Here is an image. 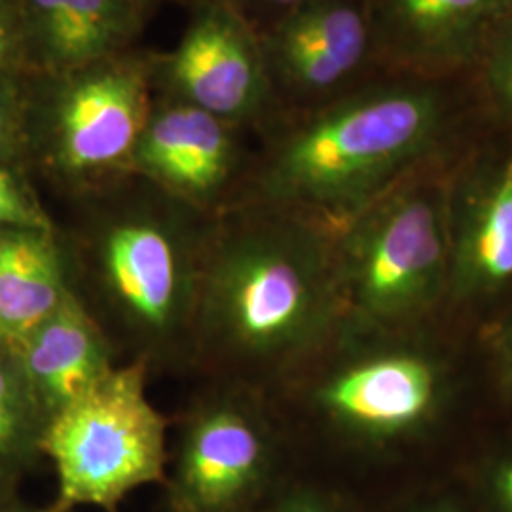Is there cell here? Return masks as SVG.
Instances as JSON below:
<instances>
[{"mask_svg": "<svg viewBox=\"0 0 512 512\" xmlns=\"http://www.w3.org/2000/svg\"><path fill=\"white\" fill-rule=\"evenodd\" d=\"M262 54L266 71L291 95L327 101L376 63L365 0L296 4L277 21Z\"/></svg>", "mask_w": 512, "mask_h": 512, "instance_id": "52a82bcc", "label": "cell"}, {"mask_svg": "<svg viewBox=\"0 0 512 512\" xmlns=\"http://www.w3.org/2000/svg\"><path fill=\"white\" fill-rule=\"evenodd\" d=\"M512 0H365L382 73L465 78Z\"/></svg>", "mask_w": 512, "mask_h": 512, "instance_id": "8992f818", "label": "cell"}, {"mask_svg": "<svg viewBox=\"0 0 512 512\" xmlns=\"http://www.w3.org/2000/svg\"><path fill=\"white\" fill-rule=\"evenodd\" d=\"M59 480L55 512L114 511L133 490L160 482L165 421L148 401L145 363L110 368L50 418L40 440Z\"/></svg>", "mask_w": 512, "mask_h": 512, "instance_id": "277c9868", "label": "cell"}, {"mask_svg": "<svg viewBox=\"0 0 512 512\" xmlns=\"http://www.w3.org/2000/svg\"><path fill=\"white\" fill-rule=\"evenodd\" d=\"M133 156L156 181L183 196L203 198L228 175L230 139L217 116L179 107L148 122Z\"/></svg>", "mask_w": 512, "mask_h": 512, "instance_id": "5bb4252c", "label": "cell"}, {"mask_svg": "<svg viewBox=\"0 0 512 512\" xmlns=\"http://www.w3.org/2000/svg\"><path fill=\"white\" fill-rule=\"evenodd\" d=\"M6 131H8V109H6V103H4V99L0 95V143L6 137Z\"/></svg>", "mask_w": 512, "mask_h": 512, "instance_id": "cb8c5ba5", "label": "cell"}, {"mask_svg": "<svg viewBox=\"0 0 512 512\" xmlns=\"http://www.w3.org/2000/svg\"><path fill=\"white\" fill-rule=\"evenodd\" d=\"M452 156L421 165L330 234L342 302L361 321L403 325L448 291Z\"/></svg>", "mask_w": 512, "mask_h": 512, "instance_id": "3957f363", "label": "cell"}, {"mask_svg": "<svg viewBox=\"0 0 512 512\" xmlns=\"http://www.w3.org/2000/svg\"><path fill=\"white\" fill-rule=\"evenodd\" d=\"M18 351L23 378L50 416L76 401L112 368L101 332L73 293H67Z\"/></svg>", "mask_w": 512, "mask_h": 512, "instance_id": "4fadbf2b", "label": "cell"}, {"mask_svg": "<svg viewBox=\"0 0 512 512\" xmlns=\"http://www.w3.org/2000/svg\"><path fill=\"white\" fill-rule=\"evenodd\" d=\"M40 35L61 65H86L109 54L129 29L126 0H33Z\"/></svg>", "mask_w": 512, "mask_h": 512, "instance_id": "2e32d148", "label": "cell"}, {"mask_svg": "<svg viewBox=\"0 0 512 512\" xmlns=\"http://www.w3.org/2000/svg\"><path fill=\"white\" fill-rule=\"evenodd\" d=\"M4 450H8V446H6V444L0 440V452H4Z\"/></svg>", "mask_w": 512, "mask_h": 512, "instance_id": "484cf974", "label": "cell"}, {"mask_svg": "<svg viewBox=\"0 0 512 512\" xmlns=\"http://www.w3.org/2000/svg\"><path fill=\"white\" fill-rule=\"evenodd\" d=\"M482 120L471 76L378 73L281 137L260 179L264 202L334 234L412 171L454 154Z\"/></svg>", "mask_w": 512, "mask_h": 512, "instance_id": "6da1fadb", "label": "cell"}, {"mask_svg": "<svg viewBox=\"0 0 512 512\" xmlns=\"http://www.w3.org/2000/svg\"><path fill=\"white\" fill-rule=\"evenodd\" d=\"M486 494L495 512H512V458L501 459L490 469Z\"/></svg>", "mask_w": 512, "mask_h": 512, "instance_id": "ffe728a7", "label": "cell"}, {"mask_svg": "<svg viewBox=\"0 0 512 512\" xmlns=\"http://www.w3.org/2000/svg\"><path fill=\"white\" fill-rule=\"evenodd\" d=\"M190 274L177 239L156 222H122L103 241V283L114 304L145 334L162 336L183 321L194 291Z\"/></svg>", "mask_w": 512, "mask_h": 512, "instance_id": "9c48e42d", "label": "cell"}, {"mask_svg": "<svg viewBox=\"0 0 512 512\" xmlns=\"http://www.w3.org/2000/svg\"><path fill=\"white\" fill-rule=\"evenodd\" d=\"M10 23H8V16H6V10L0 2V61L4 59V55L8 54L10 50Z\"/></svg>", "mask_w": 512, "mask_h": 512, "instance_id": "603a6c76", "label": "cell"}, {"mask_svg": "<svg viewBox=\"0 0 512 512\" xmlns=\"http://www.w3.org/2000/svg\"><path fill=\"white\" fill-rule=\"evenodd\" d=\"M266 467V440L236 406L202 412L184 437L177 497L188 512H226L251 494Z\"/></svg>", "mask_w": 512, "mask_h": 512, "instance_id": "8fae6325", "label": "cell"}, {"mask_svg": "<svg viewBox=\"0 0 512 512\" xmlns=\"http://www.w3.org/2000/svg\"><path fill=\"white\" fill-rule=\"evenodd\" d=\"M226 243L203 277L205 334L245 359H281L317 344L342 294L327 230L274 213Z\"/></svg>", "mask_w": 512, "mask_h": 512, "instance_id": "7a4b0ae2", "label": "cell"}, {"mask_svg": "<svg viewBox=\"0 0 512 512\" xmlns=\"http://www.w3.org/2000/svg\"><path fill=\"white\" fill-rule=\"evenodd\" d=\"M69 289L46 230L0 232V338L19 346L54 313Z\"/></svg>", "mask_w": 512, "mask_h": 512, "instance_id": "9a60e30c", "label": "cell"}, {"mask_svg": "<svg viewBox=\"0 0 512 512\" xmlns=\"http://www.w3.org/2000/svg\"><path fill=\"white\" fill-rule=\"evenodd\" d=\"M275 512H332L327 503L311 494H294L285 499Z\"/></svg>", "mask_w": 512, "mask_h": 512, "instance_id": "44dd1931", "label": "cell"}, {"mask_svg": "<svg viewBox=\"0 0 512 512\" xmlns=\"http://www.w3.org/2000/svg\"><path fill=\"white\" fill-rule=\"evenodd\" d=\"M145 103V84L135 71L105 69L78 80L59 109L63 167L92 175L128 158L147 126Z\"/></svg>", "mask_w": 512, "mask_h": 512, "instance_id": "30bf717a", "label": "cell"}, {"mask_svg": "<svg viewBox=\"0 0 512 512\" xmlns=\"http://www.w3.org/2000/svg\"><path fill=\"white\" fill-rule=\"evenodd\" d=\"M0 224L12 228L46 230L48 222L33 202L23 194L19 184L0 169Z\"/></svg>", "mask_w": 512, "mask_h": 512, "instance_id": "ac0fdd59", "label": "cell"}, {"mask_svg": "<svg viewBox=\"0 0 512 512\" xmlns=\"http://www.w3.org/2000/svg\"><path fill=\"white\" fill-rule=\"evenodd\" d=\"M444 378L418 351H385L334 372L317 399L338 425L374 442L404 439L439 410Z\"/></svg>", "mask_w": 512, "mask_h": 512, "instance_id": "ba28073f", "label": "cell"}, {"mask_svg": "<svg viewBox=\"0 0 512 512\" xmlns=\"http://www.w3.org/2000/svg\"><path fill=\"white\" fill-rule=\"evenodd\" d=\"M471 84L484 120L512 128V4L480 55Z\"/></svg>", "mask_w": 512, "mask_h": 512, "instance_id": "e0dca14e", "label": "cell"}, {"mask_svg": "<svg viewBox=\"0 0 512 512\" xmlns=\"http://www.w3.org/2000/svg\"><path fill=\"white\" fill-rule=\"evenodd\" d=\"M270 4H274L277 8H283V10H289V8H293L296 4H300V2H304V0H268Z\"/></svg>", "mask_w": 512, "mask_h": 512, "instance_id": "d4e9b609", "label": "cell"}, {"mask_svg": "<svg viewBox=\"0 0 512 512\" xmlns=\"http://www.w3.org/2000/svg\"><path fill=\"white\" fill-rule=\"evenodd\" d=\"M448 293L478 300L512 283V128L482 120L448 164Z\"/></svg>", "mask_w": 512, "mask_h": 512, "instance_id": "5b68a950", "label": "cell"}, {"mask_svg": "<svg viewBox=\"0 0 512 512\" xmlns=\"http://www.w3.org/2000/svg\"><path fill=\"white\" fill-rule=\"evenodd\" d=\"M410 512H467L461 503L456 501L454 497H437L431 501L421 503L420 507H416L414 511Z\"/></svg>", "mask_w": 512, "mask_h": 512, "instance_id": "7402d4cb", "label": "cell"}, {"mask_svg": "<svg viewBox=\"0 0 512 512\" xmlns=\"http://www.w3.org/2000/svg\"><path fill=\"white\" fill-rule=\"evenodd\" d=\"M490 346L499 384L512 399V313L495 327L490 336Z\"/></svg>", "mask_w": 512, "mask_h": 512, "instance_id": "d6986e66", "label": "cell"}, {"mask_svg": "<svg viewBox=\"0 0 512 512\" xmlns=\"http://www.w3.org/2000/svg\"><path fill=\"white\" fill-rule=\"evenodd\" d=\"M266 61L251 33L226 12H209L186 33L173 57V78L198 109L241 116L266 92Z\"/></svg>", "mask_w": 512, "mask_h": 512, "instance_id": "7c38bea8", "label": "cell"}]
</instances>
